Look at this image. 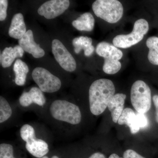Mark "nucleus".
I'll return each instance as SVG.
<instances>
[{
    "instance_id": "nucleus-1",
    "label": "nucleus",
    "mask_w": 158,
    "mask_h": 158,
    "mask_svg": "<svg viewBox=\"0 0 158 158\" xmlns=\"http://www.w3.org/2000/svg\"><path fill=\"white\" fill-rule=\"evenodd\" d=\"M48 119L53 124L62 128L69 129L77 125L82 118L81 112L77 105L64 99L53 101L46 107Z\"/></svg>"
},
{
    "instance_id": "nucleus-2",
    "label": "nucleus",
    "mask_w": 158,
    "mask_h": 158,
    "mask_svg": "<svg viewBox=\"0 0 158 158\" xmlns=\"http://www.w3.org/2000/svg\"><path fill=\"white\" fill-rule=\"evenodd\" d=\"M115 93V86L111 80L100 79L94 81L89 90L90 113L96 116L103 113Z\"/></svg>"
},
{
    "instance_id": "nucleus-3",
    "label": "nucleus",
    "mask_w": 158,
    "mask_h": 158,
    "mask_svg": "<svg viewBox=\"0 0 158 158\" xmlns=\"http://www.w3.org/2000/svg\"><path fill=\"white\" fill-rule=\"evenodd\" d=\"M19 136L24 143L26 150L31 155L40 158L48 153V142L40 138L34 126L29 123L23 125L19 129Z\"/></svg>"
},
{
    "instance_id": "nucleus-4",
    "label": "nucleus",
    "mask_w": 158,
    "mask_h": 158,
    "mask_svg": "<svg viewBox=\"0 0 158 158\" xmlns=\"http://www.w3.org/2000/svg\"><path fill=\"white\" fill-rule=\"evenodd\" d=\"M92 8L98 17L110 23L118 22L123 15V6L117 0H97Z\"/></svg>"
},
{
    "instance_id": "nucleus-5",
    "label": "nucleus",
    "mask_w": 158,
    "mask_h": 158,
    "mask_svg": "<svg viewBox=\"0 0 158 158\" xmlns=\"http://www.w3.org/2000/svg\"><path fill=\"white\" fill-rule=\"evenodd\" d=\"M131 102L138 113H147L152 105L150 88L143 81L138 80L133 84L131 90Z\"/></svg>"
},
{
    "instance_id": "nucleus-6",
    "label": "nucleus",
    "mask_w": 158,
    "mask_h": 158,
    "mask_svg": "<svg viewBox=\"0 0 158 158\" xmlns=\"http://www.w3.org/2000/svg\"><path fill=\"white\" fill-rule=\"evenodd\" d=\"M149 30V25L146 20L141 19L136 21L132 32L128 34L116 36L113 39V45L117 48H127L135 45L144 38Z\"/></svg>"
},
{
    "instance_id": "nucleus-7",
    "label": "nucleus",
    "mask_w": 158,
    "mask_h": 158,
    "mask_svg": "<svg viewBox=\"0 0 158 158\" xmlns=\"http://www.w3.org/2000/svg\"><path fill=\"white\" fill-rule=\"evenodd\" d=\"M32 77L38 88L45 93H55L59 91L62 86L59 78L42 67L34 69Z\"/></svg>"
},
{
    "instance_id": "nucleus-8",
    "label": "nucleus",
    "mask_w": 158,
    "mask_h": 158,
    "mask_svg": "<svg viewBox=\"0 0 158 158\" xmlns=\"http://www.w3.org/2000/svg\"><path fill=\"white\" fill-rule=\"evenodd\" d=\"M52 48L55 59L62 68L69 72L75 70L77 64L74 58L60 40H54Z\"/></svg>"
},
{
    "instance_id": "nucleus-9",
    "label": "nucleus",
    "mask_w": 158,
    "mask_h": 158,
    "mask_svg": "<svg viewBox=\"0 0 158 158\" xmlns=\"http://www.w3.org/2000/svg\"><path fill=\"white\" fill-rule=\"evenodd\" d=\"M69 0H51L42 4L37 10L40 15L51 19L62 15L69 7Z\"/></svg>"
},
{
    "instance_id": "nucleus-10",
    "label": "nucleus",
    "mask_w": 158,
    "mask_h": 158,
    "mask_svg": "<svg viewBox=\"0 0 158 158\" xmlns=\"http://www.w3.org/2000/svg\"><path fill=\"white\" fill-rule=\"evenodd\" d=\"M19 102L20 106L24 109H29L33 105L44 109L45 108L46 99L44 92L38 87H33L28 91L23 92Z\"/></svg>"
},
{
    "instance_id": "nucleus-11",
    "label": "nucleus",
    "mask_w": 158,
    "mask_h": 158,
    "mask_svg": "<svg viewBox=\"0 0 158 158\" xmlns=\"http://www.w3.org/2000/svg\"><path fill=\"white\" fill-rule=\"evenodd\" d=\"M18 43L24 51L31 54L34 58L38 59L45 55L44 51L34 41L33 33L31 30L27 31L23 37L19 40Z\"/></svg>"
},
{
    "instance_id": "nucleus-12",
    "label": "nucleus",
    "mask_w": 158,
    "mask_h": 158,
    "mask_svg": "<svg viewBox=\"0 0 158 158\" xmlns=\"http://www.w3.org/2000/svg\"><path fill=\"white\" fill-rule=\"evenodd\" d=\"M126 97V95L124 94H116L108 104L107 107L111 113L113 121L115 123H118V118L124 110Z\"/></svg>"
},
{
    "instance_id": "nucleus-13",
    "label": "nucleus",
    "mask_w": 158,
    "mask_h": 158,
    "mask_svg": "<svg viewBox=\"0 0 158 158\" xmlns=\"http://www.w3.org/2000/svg\"><path fill=\"white\" fill-rule=\"evenodd\" d=\"M117 123L121 125H127L129 127L132 134H136L140 129L137 114L131 108H127L124 109L118 118Z\"/></svg>"
},
{
    "instance_id": "nucleus-14",
    "label": "nucleus",
    "mask_w": 158,
    "mask_h": 158,
    "mask_svg": "<svg viewBox=\"0 0 158 158\" xmlns=\"http://www.w3.org/2000/svg\"><path fill=\"white\" fill-rule=\"evenodd\" d=\"M26 32L27 29L23 14L19 13L15 15L9 27V36L15 39L19 40L23 37Z\"/></svg>"
},
{
    "instance_id": "nucleus-15",
    "label": "nucleus",
    "mask_w": 158,
    "mask_h": 158,
    "mask_svg": "<svg viewBox=\"0 0 158 158\" xmlns=\"http://www.w3.org/2000/svg\"><path fill=\"white\" fill-rule=\"evenodd\" d=\"M97 54L104 59H112L119 61L122 58L123 54L120 50L114 45L106 42H102L97 46Z\"/></svg>"
},
{
    "instance_id": "nucleus-16",
    "label": "nucleus",
    "mask_w": 158,
    "mask_h": 158,
    "mask_svg": "<svg viewBox=\"0 0 158 158\" xmlns=\"http://www.w3.org/2000/svg\"><path fill=\"white\" fill-rule=\"evenodd\" d=\"M24 52L19 45L14 47L6 48L1 55V62L3 68L10 67L17 58H21L23 56Z\"/></svg>"
},
{
    "instance_id": "nucleus-17",
    "label": "nucleus",
    "mask_w": 158,
    "mask_h": 158,
    "mask_svg": "<svg viewBox=\"0 0 158 158\" xmlns=\"http://www.w3.org/2000/svg\"><path fill=\"white\" fill-rule=\"evenodd\" d=\"M92 44V40L91 38L84 36L76 37L72 41L75 52L78 54L81 50H84L85 55L87 57L90 56L94 52V48Z\"/></svg>"
},
{
    "instance_id": "nucleus-18",
    "label": "nucleus",
    "mask_w": 158,
    "mask_h": 158,
    "mask_svg": "<svg viewBox=\"0 0 158 158\" xmlns=\"http://www.w3.org/2000/svg\"><path fill=\"white\" fill-rule=\"evenodd\" d=\"M94 22L95 20L92 15L89 12H86L73 21L72 24L74 27L79 31L90 32L94 28Z\"/></svg>"
},
{
    "instance_id": "nucleus-19",
    "label": "nucleus",
    "mask_w": 158,
    "mask_h": 158,
    "mask_svg": "<svg viewBox=\"0 0 158 158\" xmlns=\"http://www.w3.org/2000/svg\"><path fill=\"white\" fill-rule=\"evenodd\" d=\"M13 71L15 74L14 81L18 86H23L26 84L27 74L28 73V66L25 62L18 59L13 66Z\"/></svg>"
},
{
    "instance_id": "nucleus-20",
    "label": "nucleus",
    "mask_w": 158,
    "mask_h": 158,
    "mask_svg": "<svg viewBox=\"0 0 158 158\" xmlns=\"http://www.w3.org/2000/svg\"><path fill=\"white\" fill-rule=\"evenodd\" d=\"M149 49L148 59L153 65H158V37H150L146 42Z\"/></svg>"
},
{
    "instance_id": "nucleus-21",
    "label": "nucleus",
    "mask_w": 158,
    "mask_h": 158,
    "mask_svg": "<svg viewBox=\"0 0 158 158\" xmlns=\"http://www.w3.org/2000/svg\"><path fill=\"white\" fill-rule=\"evenodd\" d=\"M13 108L6 98L0 97V123L2 124L9 121L13 115Z\"/></svg>"
},
{
    "instance_id": "nucleus-22",
    "label": "nucleus",
    "mask_w": 158,
    "mask_h": 158,
    "mask_svg": "<svg viewBox=\"0 0 158 158\" xmlns=\"http://www.w3.org/2000/svg\"><path fill=\"white\" fill-rule=\"evenodd\" d=\"M121 68V64L119 61L115 59H105L103 70L108 74L113 75L118 72Z\"/></svg>"
},
{
    "instance_id": "nucleus-23",
    "label": "nucleus",
    "mask_w": 158,
    "mask_h": 158,
    "mask_svg": "<svg viewBox=\"0 0 158 158\" xmlns=\"http://www.w3.org/2000/svg\"><path fill=\"white\" fill-rule=\"evenodd\" d=\"M14 147L9 143L0 144V158H16L14 156Z\"/></svg>"
},
{
    "instance_id": "nucleus-24",
    "label": "nucleus",
    "mask_w": 158,
    "mask_h": 158,
    "mask_svg": "<svg viewBox=\"0 0 158 158\" xmlns=\"http://www.w3.org/2000/svg\"><path fill=\"white\" fill-rule=\"evenodd\" d=\"M8 1L7 0L0 1V21H3L7 17V10L8 9Z\"/></svg>"
},
{
    "instance_id": "nucleus-25",
    "label": "nucleus",
    "mask_w": 158,
    "mask_h": 158,
    "mask_svg": "<svg viewBox=\"0 0 158 158\" xmlns=\"http://www.w3.org/2000/svg\"><path fill=\"white\" fill-rule=\"evenodd\" d=\"M136 114L140 128L146 127L148 125V120L147 117L144 114L137 112Z\"/></svg>"
},
{
    "instance_id": "nucleus-26",
    "label": "nucleus",
    "mask_w": 158,
    "mask_h": 158,
    "mask_svg": "<svg viewBox=\"0 0 158 158\" xmlns=\"http://www.w3.org/2000/svg\"><path fill=\"white\" fill-rule=\"evenodd\" d=\"M123 158H145L142 156L135 151L132 149H127L124 152L123 155Z\"/></svg>"
},
{
    "instance_id": "nucleus-27",
    "label": "nucleus",
    "mask_w": 158,
    "mask_h": 158,
    "mask_svg": "<svg viewBox=\"0 0 158 158\" xmlns=\"http://www.w3.org/2000/svg\"><path fill=\"white\" fill-rule=\"evenodd\" d=\"M153 101L155 106L156 110V119L157 123H158V95H155L153 97Z\"/></svg>"
},
{
    "instance_id": "nucleus-28",
    "label": "nucleus",
    "mask_w": 158,
    "mask_h": 158,
    "mask_svg": "<svg viewBox=\"0 0 158 158\" xmlns=\"http://www.w3.org/2000/svg\"><path fill=\"white\" fill-rule=\"evenodd\" d=\"M88 158H106L103 154L101 152H95L91 155Z\"/></svg>"
},
{
    "instance_id": "nucleus-29",
    "label": "nucleus",
    "mask_w": 158,
    "mask_h": 158,
    "mask_svg": "<svg viewBox=\"0 0 158 158\" xmlns=\"http://www.w3.org/2000/svg\"><path fill=\"white\" fill-rule=\"evenodd\" d=\"M109 158H123L120 157L118 155H117L116 154L113 153L111 154V155L110 156Z\"/></svg>"
},
{
    "instance_id": "nucleus-30",
    "label": "nucleus",
    "mask_w": 158,
    "mask_h": 158,
    "mask_svg": "<svg viewBox=\"0 0 158 158\" xmlns=\"http://www.w3.org/2000/svg\"><path fill=\"white\" fill-rule=\"evenodd\" d=\"M40 158H49L48 156H47L46 155ZM50 158H59V156H56V155H54L52 156V157Z\"/></svg>"
}]
</instances>
